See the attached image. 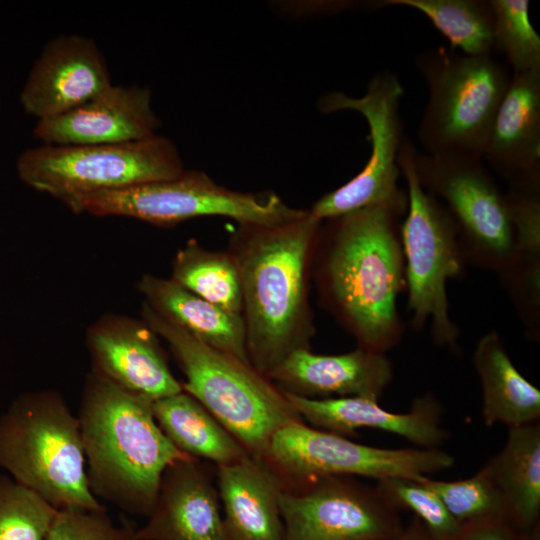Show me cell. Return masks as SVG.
<instances>
[{"label": "cell", "instance_id": "cell-1", "mask_svg": "<svg viewBox=\"0 0 540 540\" xmlns=\"http://www.w3.org/2000/svg\"><path fill=\"white\" fill-rule=\"evenodd\" d=\"M406 210L407 199L322 222L312 279L320 303L357 347L386 353L402 340L397 299L405 290L400 227Z\"/></svg>", "mask_w": 540, "mask_h": 540}, {"label": "cell", "instance_id": "cell-2", "mask_svg": "<svg viewBox=\"0 0 540 540\" xmlns=\"http://www.w3.org/2000/svg\"><path fill=\"white\" fill-rule=\"evenodd\" d=\"M310 210L274 225L239 224L228 251L237 264L250 364L268 375L315 334L310 281L322 225Z\"/></svg>", "mask_w": 540, "mask_h": 540}, {"label": "cell", "instance_id": "cell-3", "mask_svg": "<svg viewBox=\"0 0 540 540\" xmlns=\"http://www.w3.org/2000/svg\"><path fill=\"white\" fill-rule=\"evenodd\" d=\"M153 402L90 371L78 419L93 494L148 516L166 468L185 456L159 427Z\"/></svg>", "mask_w": 540, "mask_h": 540}, {"label": "cell", "instance_id": "cell-4", "mask_svg": "<svg viewBox=\"0 0 540 540\" xmlns=\"http://www.w3.org/2000/svg\"><path fill=\"white\" fill-rule=\"evenodd\" d=\"M141 319L169 346L185 377L183 391L252 457L263 461L274 434L303 421L284 393L249 362L205 344L145 303Z\"/></svg>", "mask_w": 540, "mask_h": 540}, {"label": "cell", "instance_id": "cell-5", "mask_svg": "<svg viewBox=\"0 0 540 540\" xmlns=\"http://www.w3.org/2000/svg\"><path fill=\"white\" fill-rule=\"evenodd\" d=\"M0 468L58 510L106 511L89 485L78 416L56 390L21 393L0 415Z\"/></svg>", "mask_w": 540, "mask_h": 540}, {"label": "cell", "instance_id": "cell-6", "mask_svg": "<svg viewBox=\"0 0 540 540\" xmlns=\"http://www.w3.org/2000/svg\"><path fill=\"white\" fill-rule=\"evenodd\" d=\"M414 150L412 142L404 138L398 156L407 185V210L400 236L411 324L418 330L429 325L437 346L458 353L460 331L450 316L447 283L463 275L467 262L453 217L418 181Z\"/></svg>", "mask_w": 540, "mask_h": 540}, {"label": "cell", "instance_id": "cell-7", "mask_svg": "<svg viewBox=\"0 0 540 540\" xmlns=\"http://www.w3.org/2000/svg\"><path fill=\"white\" fill-rule=\"evenodd\" d=\"M415 64L428 99L418 138L425 153L483 159L487 137L511 77L491 54L451 47L419 53Z\"/></svg>", "mask_w": 540, "mask_h": 540}, {"label": "cell", "instance_id": "cell-8", "mask_svg": "<svg viewBox=\"0 0 540 540\" xmlns=\"http://www.w3.org/2000/svg\"><path fill=\"white\" fill-rule=\"evenodd\" d=\"M16 171L24 184L76 213L89 195L172 178L184 166L173 142L156 134L119 144H42L18 156Z\"/></svg>", "mask_w": 540, "mask_h": 540}, {"label": "cell", "instance_id": "cell-9", "mask_svg": "<svg viewBox=\"0 0 540 540\" xmlns=\"http://www.w3.org/2000/svg\"><path fill=\"white\" fill-rule=\"evenodd\" d=\"M81 212L129 217L169 228L202 216L274 225L292 221L305 210L289 206L274 192L230 190L202 171L184 169L172 178L89 195L77 207L76 213Z\"/></svg>", "mask_w": 540, "mask_h": 540}, {"label": "cell", "instance_id": "cell-10", "mask_svg": "<svg viewBox=\"0 0 540 540\" xmlns=\"http://www.w3.org/2000/svg\"><path fill=\"white\" fill-rule=\"evenodd\" d=\"M283 481L295 486L328 476L393 477L421 480L449 469L453 457L441 449L381 448L295 421L272 437L263 460Z\"/></svg>", "mask_w": 540, "mask_h": 540}, {"label": "cell", "instance_id": "cell-11", "mask_svg": "<svg viewBox=\"0 0 540 540\" xmlns=\"http://www.w3.org/2000/svg\"><path fill=\"white\" fill-rule=\"evenodd\" d=\"M422 188L438 199L453 217L467 263L499 273L514 242L504 193L481 158L413 154Z\"/></svg>", "mask_w": 540, "mask_h": 540}, {"label": "cell", "instance_id": "cell-12", "mask_svg": "<svg viewBox=\"0 0 540 540\" xmlns=\"http://www.w3.org/2000/svg\"><path fill=\"white\" fill-rule=\"evenodd\" d=\"M404 88L389 70L374 75L361 97L331 92L319 101L324 113L342 110L358 112L369 128L370 156L364 168L341 187L319 198L310 212L324 221L386 202L407 199L398 187L401 175L398 156L404 140L400 101Z\"/></svg>", "mask_w": 540, "mask_h": 540}, {"label": "cell", "instance_id": "cell-13", "mask_svg": "<svg viewBox=\"0 0 540 540\" xmlns=\"http://www.w3.org/2000/svg\"><path fill=\"white\" fill-rule=\"evenodd\" d=\"M348 476L284 486L283 540H388L403 527L399 510L377 489Z\"/></svg>", "mask_w": 540, "mask_h": 540}, {"label": "cell", "instance_id": "cell-14", "mask_svg": "<svg viewBox=\"0 0 540 540\" xmlns=\"http://www.w3.org/2000/svg\"><path fill=\"white\" fill-rule=\"evenodd\" d=\"M159 339L142 319L102 315L85 336L91 371L151 402L181 392Z\"/></svg>", "mask_w": 540, "mask_h": 540}, {"label": "cell", "instance_id": "cell-15", "mask_svg": "<svg viewBox=\"0 0 540 540\" xmlns=\"http://www.w3.org/2000/svg\"><path fill=\"white\" fill-rule=\"evenodd\" d=\"M111 84L105 58L92 38L59 35L34 62L20 103L38 121L50 119L80 106Z\"/></svg>", "mask_w": 540, "mask_h": 540}, {"label": "cell", "instance_id": "cell-16", "mask_svg": "<svg viewBox=\"0 0 540 540\" xmlns=\"http://www.w3.org/2000/svg\"><path fill=\"white\" fill-rule=\"evenodd\" d=\"M147 87L114 85L80 106L37 121L35 138L51 145L119 144L156 135L160 121Z\"/></svg>", "mask_w": 540, "mask_h": 540}, {"label": "cell", "instance_id": "cell-17", "mask_svg": "<svg viewBox=\"0 0 540 540\" xmlns=\"http://www.w3.org/2000/svg\"><path fill=\"white\" fill-rule=\"evenodd\" d=\"M303 421L340 435L361 428L398 435L419 448L440 449L449 434L442 427L443 408L431 393L416 397L408 412H390L363 397L311 399L284 393Z\"/></svg>", "mask_w": 540, "mask_h": 540}, {"label": "cell", "instance_id": "cell-18", "mask_svg": "<svg viewBox=\"0 0 540 540\" xmlns=\"http://www.w3.org/2000/svg\"><path fill=\"white\" fill-rule=\"evenodd\" d=\"M140 540H228L217 488L200 460L185 456L164 471Z\"/></svg>", "mask_w": 540, "mask_h": 540}, {"label": "cell", "instance_id": "cell-19", "mask_svg": "<svg viewBox=\"0 0 540 540\" xmlns=\"http://www.w3.org/2000/svg\"><path fill=\"white\" fill-rule=\"evenodd\" d=\"M394 377L385 353L357 347L337 355L310 349L289 355L268 378L283 393L304 398L363 397L379 400Z\"/></svg>", "mask_w": 540, "mask_h": 540}, {"label": "cell", "instance_id": "cell-20", "mask_svg": "<svg viewBox=\"0 0 540 540\" xmlns=\"http://www.w3.org/2000/svg\"><path fill=\"white\" fill-rule=\"evenodd\" d=\"M483 161L508 184L540 179V69L511 76Z\"/></svg>", "mask_w": 540, "mask_h": 540}, {"label": "cell", "instance_id": "cell-21", "mask_svg": "<svg viewBox=\"0 0 540 540\" xmlns=\"http://www.w3.org/2000/svg\"><path fill=\"white\" fill-rule=\"evenodd\" d=\"M281 478L252 456L217 467V491L228 540H283Z\"/></svg>", "mask_w": 540, "mask_h": 540}, {"label": "cell", "instance_id": "cell-22", "mask_svg": "<svg viewBox=\"0 0 540 540\" xmlns=\"http://www.w3.org/2000/svg\"><path fill=\"white\" fill-rule=\"evenodd\" d=\"M514 232L510 258L498 273L528 336L540 335V180L508 184L504 193Z\"/></svg>", "mask_w": 540, "mask_h": 540}, {"label": "cell", "instance_id": "cell-23", "mask_svg": "<svg viewBox=\"0 0 540 540\" xmlns=\"http://www.w3.org/2000/svg\"><path fill=\"white\" fill-rule=\"evenodd\" d=\"M136 287L143 297V303L197 339L249 362L241 314L197 296L171 278L147 273L139 278Z\"/></svg>", "mask_w": 540, "mask_h": 540}, {"label": "cell", "instance_id": "cell-24", "mask_svg": "<svg viewBox=\"0 0 540 540\" xmlns=\"http://www.w3.org/2000/svg\"><path fill=\"white\" fill-rule=\"evenodd\" d=\"M472 363L481 385V416L487 427L539 422L540 390L516 368L497 331L479 339Z\"/></svg>", "mask_w": 540, "mask_h": 540}, {"label": "cell", "instance_id": "cell-25", "mask_svg": "<svg viewBox=\"0 0 540 540\" xmlns=\"http://www.w3.org/2000/svg\"><path fill=\"white\" fill-rule=\"evenodd\" d=\"M504 497L509 519L521 531L540 515V424L509 428L503 448L481 467Z\"/></svg>", "mask_w": 540, "mask_h": 540}, {"label": "cell", "instance_id": "cell-26", "mask_svg": "<svg viewBox=\"0 0 540 540\" xmlns=\"http://www.w3.org/2000/svg\"><path fill=\"white\" fill-rule=\"evenodd\" d=\"M152 407L163 433L185 455L217 467L251 456L200 402L183 390L154 401Z\"/></svg>", "mask_w": 540, "mask_h": 540}, {"label": "cell", "instance_id": "cell-27", "mask_svg": "<svg viewBox=\"0 0 540 540\" xmlns=\"http://www.w3.org/2000/svg\"><path fill=\"white\" fill-rule=\"evenodd\" d=\"M197 296L228 311L242 314V289L235 259L189 240L175 254L171 277Z\"/></svg>", "mask_w": 540, "mask_h": 540}, {"label": "cell", "instance_id": "cell-28", "mask_svg": "<svg viewBox=\"0 0 540 540\" xmlns=\"http://www.w3.org/2000/svg\"><path fill=\"white\" fill-rule=\"evenodd\" d=\"M381 5L419 11L449 41L451 48L464 54H491L494 29L491 0H382Z\"/></svg>", "mask_w": 540, "mask_h": 540}, {"label": "cell", "instance_id": "cell-29", "mask_svg": "<svg viewBox=\"0 0 540 540\" xmlns=\"http://www.w3.org/2000/svg\"><path fill=\"white\" fill-rule=\"evenodd\" d=\"M493 49L501 52L513 74L540 69V36L530 20L527 0H491Z\"/></svg>", "mask_w": 540, "mask_h": 540}, {"label": "cell", "instance_id": "cell-30", "mask_svg": "<svg viewBox=\"0 0 540 540\" xmlns=\"http://www.w3.org/2000/svg\"><path fill=\"white\" fill-rule=\"evenodd\" d=\"M58 511L33 490L0 474V540H47Z\"/></svg>", "mask_w": 540, "mask_h": 540}, {"label": "cell", "instance_id": "cell-31", "mask_svg": "<svg viewBox=\"0 0 540 540\" xmlns=\"http://www.w3.org/2000/svg\"><path fill=\"white\" fill-rule=\"evenodd\" d=\"M422 481L461 524L498 518L510 521L504 497L482 468L465 479L441 481L425 477Z\"/></svg>", "mask_w": 540, "mask_h": 540}, {"label": "cell", "instance_id": "cell-32", "mask_svg": "<svg viewBox=\"0 0 540 540\" xmlns=\"http://www.w3.org/2000/svg\"><path fill=\"white\" fill-rule=\"evenodd\" d=\"M380 493L398 510L414 513L438 540H455L463 524L448 511L439 496L421 480L393 477L376 481Z\"/></svg>", "mask_w": 540, "mask_h": 540}, {"label": "cell", "instance_id": "cell-33", "mask_svg": "<svg viewBox=\"0 0 540 540\" xmlns=\"http://www.w3.org/2000/svg\"><path fill=\"white\" fill-rule=\"evenodd\" d=\"M129 523L116 527L106 511L59 510L47 540H127Z\"/></svg>", "mask_w": 540, "mask_h": 540}, {"label": "cell", "instance_id": "cell-34", "mask_svg": "<svg viewBox=\"0 0 540 540\" xmlns=\"http://www.w3.org/2000/svg\"><path fill=\"white\" fill-rule=\"evenodd\" d=\"M455 540H530L506 518L463 524Z\"/></svg>", "mask_w": 540, "mask_h": 540}, {"label": "cell", "instance_id": "cell-35", "mask_svg": "<svg viewBox=\"0 0 540 540\" xmlns=\"http://www.w3.org/2000/svg\"><path fill=\"white\" fill-rule=\"evenodd\" d=\"M388 540H438L426 528V526L417 518L413 517L409 524L392 538Z\"/></svg>", "mask_w": 540, "mask_h": 540}, {"label": "cell", "instance_id": "cell-36", "mask_svg": "<svg viewBox=\"0 0 540 540\" xmlns=\"http://www.w3.org/2000/svg\"><path fill=\"white\" fill-rule=\"evenodd\" d=\"M127 540H140L136 534H135V529L129 525V531H128V538Z\"/></svg>", "mask_w": 540, "mask_h": 540}, {"label": "cell", "instance_id": "cell-37", "mask_svg": "<svg viewBox=\"0 0 540 540\" xmlns=\"http://www.w3.org/2000/svg\"><path fill=\"white\" fill-rule=\"evenodd\" d=\"M0 110H1V105H0Z\"/></svg>", "mask_w": 540, "mask_h": 540}]
</instances>
